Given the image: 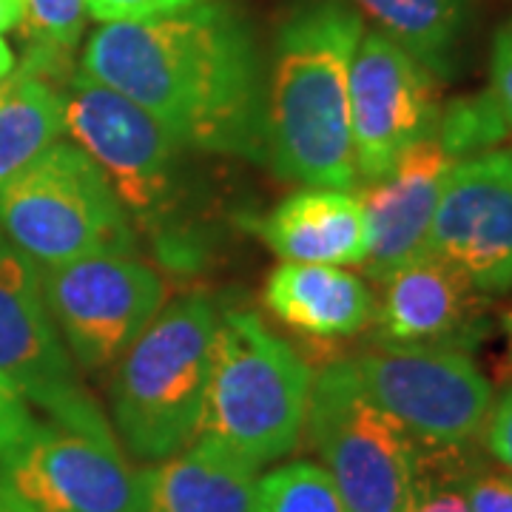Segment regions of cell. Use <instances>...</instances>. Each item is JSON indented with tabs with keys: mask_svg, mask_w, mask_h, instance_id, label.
<instances>
[{
	"mask_svg": "<svg viewBox=\"0 0 512 512\" xmlns=\"http://www.w3.org/2000/svg\"><path fill=\"white\" fill-rule=\"evenodd\" d=\"M6 245H9V242H6V237H3V231H0V254L6 251Z\"/></svg>",
	"mask_w": 512,
	"mask_h": 512,
	"instance_id": "cell-34",
	"label": "cell"
},
{
	"mask_svg": "<svg viewBox=\"0 0 512 512\" xmlns=\"http://www.w3.org/2000/svg\"><path fill=\"white\" fill-rule=\"evenodd\" d=\"M40 291L72 359L92 373L117 365L163 308L160 274L120 251L40 268Z\"/></svg>",
	"mask_w": 512,
	"mask_h": 512,
	"instance_id": "cell-8",
	"label": "cell"
},
{
	"mask_svg": "<svg viewBox=\"0 0 512 512\" xmlns=\"http://www.w3.org/2000/svg\"><path fill=\"white\" fill-rule=\"evenodd\" d=\"M12 72H15V55H12L9 43L0 35V83H3Z\"/></svg>",
	"mask_w": 512,
	"mask_h": 512,
	"instance_id": "cell-32",
	"label": "cell"
},
{
	"mask_svg": "<svg viewBox=\"0 0 512 512\" xmlns=\"http://www.w3.org/2000/svg\"><path fill=\"white\" fill-rule=\"evenodd\" d=\"M63 128L106 174L140 228L165 225L180 202L185 146L148 111L83 72L63 89Z\"/></svg>",
	"mask_w": 512,
	"mask_h": 512,
	"instance_id": "cell-7",
	"label": "cell"
},
{
	"mask_svg": "<svg viewBox=\"0 0 512 512\" xmlns=\"http://www.w3.org/2000/svg\"><path fill=\"white\" fill-rule=\"evenodd\" d=\"M0 512H32L23 501H20L18 495L12 493L3 481H0Z\"/></svg>",
	"mask_w": 512,
	"mask_h": 512,
	"instance_id": "cell-31",
	"label": "cell"
},
{
	"mask_svg": "<svg viewBox=\"0 0 512 512\" xmlns=\"http://www.w3.org/2000/svg\"><path fill=\"white\" fill-rule=\"evenodd\" d=\"M478 288L436 254H424L382 282L376 339L407 348H458L476 333Z\"/></svg>",
	"mask_w": 512,
	"mask_h": 512,
	"instance_id": "cell-15",
	"label": "cell"
},
{
	"mask_svg": "<svg viewBox=\"0 0 512 512\" xmlns=\"http://www.w3.org/2000/svg\"><path fill=\"white\" fill-rule=\"evenodd\" d=\"M427 254L456 265L481 293L512 288V154L458 160L441 185Z\"/></svg>",
	"mask_w": 512,
	"mask_h": 512,
	"instance_id": "cell-13",
	"label": "cell"
},
{
	"mask_svg": "<svg viewBox=\"0 0 512 512\" xmlns=\"http://www.w3.org/2000/svg\"><path fill=\"white\" fill-rule=\"evenodd\" d=\"M311 384V367L256 313L220 311L197 436L256 470L274 464L302 439Z\"/></svg>",
	"mask_w": 512,
	"mask_h": 512,
	"instance_id": "cell-3",
	"label": "cell"
},
{
	"mask_svg": "<svg viewBox=\"0 0 512 512\" xmlns=\"http://www.w3.org/2000/svg\"><path fill=\"white\" fill-rule=\"evenodd\" d=\"M433 134L439 137L441 146L447 148L450 157L458 163V160L476 157L478 151L484 154V151L498 146L510 134V128L504 123L490 92H484L447 106L439 114V123H436Z\"/></svg>",
	"mask_w": 512,
	"mask_h": 512,
	"instance_id": "cell-22",
	"label": "cell"
},
{
	"mask_svg": "<svg viewBox=\"0 0 512 512\" xmlns=\"http://www.w3.org/2000/svg\"><path fill=\"white\" fill-rule=\"evenodd\" d=\"M470 512H512V473L476 467L467 481Z\"/></svg>",
	"mask_w": 512,
	"mask_h": 512,
	"instance_id": "cell-26",
	"label": "cell"
},
{
	"mask_svg": "<svg viewBox=\"0 0 512 512\" xmlns=\"http://www.w3.org/2000/svg\"><path fill=\"white\" fill-rule=\"evenodd\" d=\"M217 322L211 296L185 293L160 308L117 359L111 416L134 458L154 464L197 439Z\"/></svg>",
	"mask_w": 512,
	"mask_h": 512,
	"instance_id": "cell-4",
	"label": "cell"
},
{
	"mask_svg": "<svg viewBox=\"0 0 512 512\" xmlns=\"http://www.w3.org/2000/svg\"><path fill=\"white\" fill-rule=\"evenodd\" d=\"M490 97L501 111L512 134V23L501 26L493 40V63H490Z\"/></svg>",
	"mask_w": 512,
	"mask_h": 512,
	"instance_id": "cell-27",
	"label": "cell"
},
{
	"mask_svg": "<svg viewBox=\"0 0 512 512\" xmlns=\"http://www.w3.org/2000/svg\"><path fill=\"white\" fill-rule=\"evenodd\" d=\"M262 512H348L328 473L313 461H291L265 478Z\"/></svg>",
	"mask_w": 512,
	"mask_h": 512,
	"instance_id": "cell-23",
	"label": "cell"
},
{
	"mask_svg": "<svg viewBox=\"0 0 512 512\" xmlns=\"http://www.w3.org/2000/svg\"><path fill=\"white\" fill-rule=\"evenodd\" d=\"M467 447H436L421 444L419 484L407 512H470L467 481L473 476V464Z\"/></svg>",
	"mask_w": 512,
	"mask_h": 512,
	"instance_id": "cell-21",
	"label": "cell"
},
{
	"mask_svg": "<svg viewBox=\"0 0 512 512\" xmlns=\"http://www.w3.org/2000/svg\"><path fill=\"white\" fill-rule=\"evenodd\" d=\"M143 512H262L256 467L197 436L143 470Z\"/></svg>",
	"mask_w": 512,
	"mask_h": 512,
	"instance_id": "cell-17",
	"label": "cell"
},
{
	"mask_svg": "<svg viewBox=\"0 0 512 512\" xmlns=\"http://www.w3.org/2000/svg\"><path fill=\"white\" fill-rule=\"evenodd\" d=\"M23 20V0H0V35L20 26Z\"/></svg>",
	"mask_w": 512,
	"mask_h": 512,
	"instance_id": "cell-30",
	"label": "cell"
},
{
	"mask_svg": "<svg viewBox=\"0 0 512 512\" xmlns=\"http://www.w3.org/2000/svg\"><path fill=\"white\" fill-rule=\"evenodd\" d=\"M80 72L148 111L185 148L265 163V74L248 23L200 0L97 29Z\"/></svg>",
	"mask_w": 512,
	"mask_h": 512,
	"instance_id": "cell-1",
	"label": "cell"
},
{
	"mask_svg": "<svg viewBox=\"0 0 512 512\" xmlns=\"http://www.w3.org/2000/svg\"><path fill=\"white\" fill-rule=\"evenodd\" d=\"M353 365L370 399L421 444L464 447L481 439L493 387L470 353L382 345Z\"/></svg>",
	"mask_w": 512,
	"mask_h": 512,
	"instance_id": "cell-10",
	"label": "cell"
},
{
	"mask_svg": "<svg viewBox=\"0 0 512 512\" xmlns=\"http://www.w3.org/2000/svg\"><path fill=\"white\" fill-rule=\"evenodd\" d=\"M0 231L37 268L137 251V234L106 174L74 143H52L0 188Z\"/></svg>",
	"mask_w": 512,
	"mask_h": 512,
	"instance_id": "cell-5",
	"label": "cell"
},
{
	"mask_svg": "<svg viewBox=\"0 0 512 512\" xmlns=\"http://www.w3.org/2000/svg\"><path fill=\"white\" fill-rule=\"evenodd\" d=\"M0 481L32 512H143V473L114 436L37 424L0 461Z\"/></svg>",
	"mask_w": 512,
	"mask_h": 512,
	"instance_id": "cell-11",
	"label": "cell"
},
{
	"mask_svg": "<svg viewBox=\"0 0 512 512\" xmlns=\"http://www.w3.org/2000/svg\"><path fill=\"white\" fill-rule=\"evenodd\" d=\"M86 0H23V32L32 52L69 57L86 32Z\"/></svg>",
	"mask_w": 512,
	"mask_h": 512,
	"instance_id": "cell-24",
	"label": "cell"
},
{
	"mask_svg": "<svg viewBox=\"0 0 512 512\" xmlns=\"http://www.w3.org/2000/svg\"><path fill=\"white\" fill-rule=\"evenodd\" d=\"M0 382L52 424L114 436L49 316L40 268L12 245L0 254Z\"/></svg>",
	"mask_w": 512,
	"mask_h": 512,
	"instance_id": "cell-9",
	"label": "cell"
},
{
	"mask_svg": "<svg viewBox=\"0 0 512 512\" xmlns=\"http://www.w3.org/2000/svg\"><path fill=\"white\" fill-rule=\"evenodd\" d=\"M359 15L376 23V32L399 43L424 69L444 77L453 69L467 26V0H350Z\"/></svg>",
	"mask_w": 512,
	"mask_h": 512,
	"instance_id": "cell-20",
	"label": "cell"
},
{
	"mask_svg": "<svg viewBox=\"0 0 512 512\" xmlns=\"http://www.w3.org/2000/svg\"><path fill=\"white\" fill-rule=\"evenodd\" d=\"M279 259L305 265H362L367 228L362 200L336 188H305L274 205L254 225Z\"/></svg>",
	"mask_w": 512,
	"mask_h": 512,
	"instance_id": "cell-16",
	"label": "cell"
},
{
	"mask_svg": "<svg viewBox=\"0 0 512 512\" xmlns=\"http://www.w3.org/2000/svg\"><path fill=\"white\" fill-rule=\"evenodd\" d=\"M504 325H507V339H510V356H512V313L504 319Z\"/></svg>",
	"mask_w": 512,
	"mask_h": 512,
	"instance_id": "cell-33",
	"label": "cell"
},
{
	"mask_svg": "<svg viewBox=\"0 0 512 512\" xmlns=\"http://www.w3.org/2000/svg\"><path fill=\"white\" fill-rule=\"evenodd\" d=\"M484 450L501 464V470L512 473V387L490 407L487 424L481 430Z\"/></svg>",
	"mask_w": 512,
	"mask_h": 512,
	"instance_id": "cell-29",
	"label": "cell"
},
{
	"mask_svg": "<svg viewBox=\"0 0 512 512\" xmlns=\"http://www.w3.org/2000/svg\"><path fill=\"white\" fill-rule=\"evenodd\" d=\"M456 160L436 134L419 140L399 157L382 180L365 185L362 211L367 228V254L362 268L373 282L427 254L430 225Z\"/></svg>",
	"mask_w": 512,
	"mask_h": 512,
	"instance_id": "cell-14",
	"label": "cell"
},
{
	"mask_svg": "<svg viewBox=\"0 0 512 512\" xmlns=\"http://www.w3.org/2000/svg\"><path fill=\"white\" fill-rule=\"evenodd\" d=\"M63 89L32 69L0 83V188L66 134Z\"/></svg>",
	"mask_w": 512,
	"mask_h": 512,
	"instance_id": "cell-19",
	"label": "cell"
},
{
	"mask_svg": "<svg viewBox=\"0 0 512 512\" xmlns=\"http://www.w3.org/2000/svg\"><path fill=\"white\" fill-rule=\"evenodd\" d=\"M308 439L348 512H407L421 467V441L370 399L353 362L313 376Z\"/></svg>",
	"mask_w": 512,
	"mask_h": 512,
	"instance_id": "cell-6",
	"label": "cell"
},
{
	"mask_svg": "<svg viewBox=\"0 0 512 512\" xmlns=\"http://www.w3.org/2000/svg\"><path fill=\"white\" fill-rule=\"evenodd\" d=\"M200 0H86L89 18L100 23H120V20H146L165 12H177Z\"/></svg>",
	"mask_w": 512,
	"mask_h": 512,
	"instance_id": "cell-25",
	"label": "cell"
},
{
	"mask_svg": "<svg viewBox=\"0 0 512 512\" xmlns=\"http://www.w3.org/2000/svg\"><path fill=\"white\" fill-rule=\"evenodd\" d=\"M37 427L29 404L20 399L15 390L0 382V461L9 456L20 441Z\"/></svg>",
	"mask_w": 512,
	"mask_h": 512,
	"instance_id": "cell-28",
	"label": "cell"
},
{
	"mask_svg": "<svg viewBox=\"0 0 512 512\" xmlns=\"http://www.w3.org/2000/svg\"><path fill=\"white\" fill-rule=\"evenodd\" d=\"M262 299L279 322L316 339L356 336L376 311L365 279L336 265L282 262L268 276Z\"/></svg>",
	"mask_w": 512,
	"mask_h": 512,
	"instance_id": "cell-18",
	"label": "cell"
},
{
	"mask_svg": "<svg viewBox=\"0 0 512 512\" xmlns=\"http://www.w3.org/2000/svg\"><path fill=\"white\" fill-rule=\"evenodd\" d=\"M436 80L390 37L376 29L362 32L350 63V131L362 183L382 180L407 148L436 131Z\"/></svg>",
	"mask_w": 512,
	"mask_h": 512,
	"instance_id": "cell-12",
	"label": "cell"
},
{
	"mask_svg": "<svg viewBox=\"0 0 512 512\" xmlns=\"http://www.w3.org/2000/svg\"><path fill=\"white\" fill-rule=\"evenodd\" d=\"M362 32V15L342 0H311L282 20L265 83V163L276 177L336 191L359 183L350 63Z\"/></svg>",
	"mask_w": 512,
	"mask_h": 512,
	"instance_id": "cell-2",
	"label": "cell"
}]
</instances>
